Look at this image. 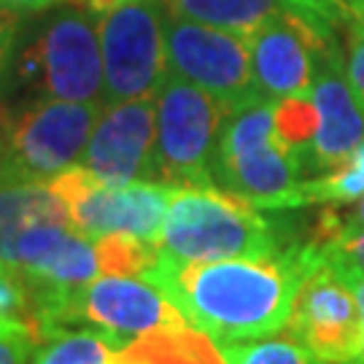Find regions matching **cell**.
I'll return each mask as SVG.
<instances>
[{"label": "cell", "mask_w": 364, "mask_h": 364, "mask_svg": "<svg viewBox=\"0 0 364 364\" xmlns=\"http://www.w3.org/2000/svg\"><path fill=\"white\" fill-rule=\"evenodd\" d=\"M318 259L311 240L257 259L176 262L159 254L144 278L162 289L195 329L232 346L287 329L294 297Z\"/></svg>", "instance_id": "cell-1"}, {"label": "cell", "mask_w": 364, "mask_h": 364, "mask_svg": "<svg viewBox=\"0 0 364 364\" xmlns=\"http://www.w3.org/2000/svg\"><path fill=\"white\" fill-rule=\"evenodd\" d=\"M6 90H16L22 100L43 97L105 105L100 14L76 0L46 9L41 19L30 14Z\"/></svg>", "instance_id": "cell-2"}, {"label": "cell", "mask_w": 364, "mask_h": 364, "mask_svg": "<svg viewBox=\"0 0 364 364\" xmlns=\"http://www.w3.org/2000/svg\"><path fill=\"white\" fill-rule=\"evenodd\" d=\"M267 210L227 195L216 183L176 186L156 248L176 262L257 259L289 246Z\"/></svg>", "instance_id": "cell-3"}, {"label": "cell", "mask_w": 364, "mask_h": 364, "mask_svg": "<svg viewBox=\"0 0 364 364\" xmlns=\"http://www.w3.org/2000/svg\"><path fill=\"white\" fill-rule=\"evenodd\" d=\"M308 178L299 151L275 130V100L257 97L227 111L213 165V183L259 210L297 208Z\"/></svg>", "instance_id": "cell-4"}, {"label": "cell", "mask_w": 364, "mask_h": 364, "mask_svg": "<svg viewBox=\"0 0 364 364\" xmlns=\"http://www.w3.org/2000/svg\"><path fill=\"white\" fill-rule=\"evenodd\" d=\"M30 324L38 340L65 326L100 329L119 348L154 332L192 326L176 302L141 275H97L84 287L41 299L30 311Z\"/></svg>", "instance_id": "cell-5"}, {"label": "cell", "mask_w": 364, "mask_h": 364, "mask_svg": "<svg viewBox=\"0 0 364 364\" xmlns=\"http://www.w3.org/2000/svg\"><path fill=\"white\" fill-rule=\"evenodd\" d=\"M103 105L73 100H22L9 105L3 181H52L81 165Z\"/></svg>", "instance_id": "cell-6"}, {"label": "cell", "mask_w": 364, "mask_h": 364, "mask_svg": "<svg viewBox=\"0 0 364 364\" xmlns=\"http://www.w3.org/2000/svg\"><path fill=\"white\" fill-rule=\"evenodd\" d=\"M154 181L173 186L213 183V165L227 108L208 92L170 70L154 95Z\"/></svg>", "instance_id": "cell-7"}, {"label": "cell", "mask_w": 364, "mask_h": 364, "mask_svg": "<svg viewBox=\"0 0 364 364\" xmlns=\"http://www.w3.org/2000/svg\"><path fill=\"white\" fill-rule=\"evenodd\" d=\"M49 186L63 200L68 219L90 240L105 235H132L141 240H159L176 186L162 181L108 183L81 165L54 176Z\"/></svg>", "instance_id": "cell-8"}, {"label": "cell", "mask_w": 364, "mask_h": 364, "mask_svg": "<svg viewBox=\"0 0 364 364\" xmlns=\"http://www.w3.org/2000/svg\"><path fill=\"white\" fill-rule=\"evenodd\" d=\"M105 105L154 97L168 76L162 0H122L100 14Z\"/></svg>", "instance_id": "cell-9"}, {"label": "cell", "mask_w": 364, "mask_h": 364, "mask_svg": "<svg viewBox=\"0 0 364 364\" xmlns=\"http://www.w3.org/2000/svg\"><path fill=\"white\" fill-rule=\"evenodd\" d=\"M168 70L208 92L227 111L262 97L254 84L248 41L165 9Z\"/></svg>", "instance_id": "cell-10"}, {"label": "cell", "mask_w": 364, "mask_h": 364, "mask_svg": "<svg viewBox=\"0 0 364 364\" xmlns=\"http://www.w3.org/2000/svg\"><path fill=\"white\" fill-rule=\"evenodd\" d=\"M321 254V251H318ZM287 335L318 364H359L362 311L353 287L324 257L302 281L287 321Z\"/></svg>", "instance_id": "cell-11"}, {"label": "cell", "mask_w": 364, "mask_h": 364, "mask_svg": "<svg viewBox=\"0 0 364 364\" xmlns=\"http://www.w3.org/2000/svg\"><path fill=\"white\" fill-rule=\"evenodd\" d=\"M335 27L297 11L278 14L248 36L254 84L267 100L311 95L321 52Z\"/></svg>", "instance_id": "cell-12"}, {"label": "cell", "mask_w": 364, "mask_h": 364, "mask_svg": "<svg viewBox=\"0 0 364 364\" xmlns=\"http://www.w3.org/2000/svg\"><path fill=\"white\" fill-rule=\"evenodd\" d=\"M154 97L103 105L81 168L108 183L154 181Z\"/></svg>", "instance_id": "cell-13"}, {"label": "cell", "mask_w": 364, "mask_h": 364, "mask_svg": "<svg viewBox=\"0 0 364 364\" xmlns=\"http://www.w3.org/2000/svg\"><path fill=\"white\" fill-rule=\"evenodd\" d=\"M311 100L318 114V130L305 154V173L321 176L343 165L364 144V108L346 73V52L338 36L321 52Z\"/></svg>", "instance_id": "cell-14"}, {"label": "cell", "mask_w": 364, "mask_h": 364, "mask_svg": "<svg viewBox=\"0 0 364 364\" xmlns=\"http://www.w3.org/2000/svg\"><path fill=\"white\" fill-rule=\"evenodd\" d=\"M60 221L70 219L49 181L0 183V270L14 278L19 246L36 230Z\"/></svg>", "instance_id": "cell-15"}, {"label": "cell", "mask_w": 364, "mask_h": 364, "mask_svg": "<svg viewBox=\"0 0 364 364\" xmlns=\"http://www.w3.org/2000/svg\"><path fill=\"white\" fill-rule=\"evenodd\" d=\"M162 6L168 11L178 14V16L230 30V33H237L243 38H248L257 27L270 22L278 14H305V9L299 6L297 0H162Z\"/></svg>", "instance_id": "cell-16"}, {"label": "cell", "mask_w": 364, "mask_h": 364, "mask_svg": "<svg viewBox=\"0 0 364 364\" xmlns=\"http://www.w3.org/2000/svg\"><path fill=\"white\" fill-rule=\"evenodd\" d=\"M114 364H227L210 346L208 335H203L195 326L186 329H168L154 332L119 348Z\"/></svg>", "instance_id": "cell-17"}, {"label": "cell", "mask_w": 364, "mask_h": 364, "mask_svg": "<svg viewBox=\"0 0 364 364\" xmlns=\"http://www.w3.org/2000/svg\"><path fill=\"white\" fill-rule=\"evenodd\" d=\"M119 346L100 329L65 326L36 343L30 364H114Z\"/></svg>", "instance_id": "cell-18"}, {"label": "cell", "mask_w": 364, "mask_h": 364, "mask_svg": "<svg viewBox=\"0 0 364 364\" xmlns=\"http://www.w3.org/2000/svg\"><path fill=\"white\" fill-rule=\"evenodd\" d=\"M364 195V144L343 165L329 173L305 178L299 186L297 208L326 203V205H351Z\"/></svg>", "instance_id": "cell-19"}, {"label": "cell", "mask_w": 364, "mask_h": 364, "mask_svg": "<svg viewBox=\"0 0 364 364\" xmlns=\"http://www.w3.org/2000/svg\"><path fill=\"white\" fill-rule=\"evenodd\" d=\"M100 275H141L144 278L159 259V248L151 240L132 235H105L95 240Z\"/></svg>", "instance_id": "cell-20"}, {"label": "cell", "mask_w": 364, "mask_h": 364, "mask_svg": "<svg viewBox=\"0 0 364 364\" xmlns=\"http://www.w3.org/2000/svg\"><path fill=\"white\" fill-rule=\"evenodd\" d=\"M227 364H318L294 338H259L219 346Z\"/></svg>", "instance_id": "cell-21"}, {"label": "cell", "mask_w": 364, "mask_h": 364, "mask_svg": "<svg viewBox=\"0 0 364 364\" xmlns=\"http://www.w3.org/2000/svg\"><path fill=\"white\" fill-rule=\"evenodd\" d=\"M321 251L326 264H332L348 284L364 278V230L338 232L326 240H311Z\"/></svg>", "instance_id": "cell-22"}, {"label": "cell", "mask_w": 364, "mask_h": 364, "mask_svg": "<svg viewBox=\"0 0 364 364\" xmlns=\"http://www.w3.org/2000/svg\"><path fill=\"white\" fill-rule=\"evenodd\" d=\"M38 335L25 318L0 321V364H30Z\"/></svg>", "instance_id": "cell-23"}, {"label": "cell", "mask_w": 364, "mask_h": 364, "mask_svg": "<svg viewBox=\"0 0 364 364\" xmlns=\"http://www.w3.org/2000/svg\"><path fill=\"white\" fill-rule=\"evenodd\" d=\"M27 16L30 14L16 11V9H9V6L0 3V97H3L6 81H9V73H11L14 54H16L19 38H22Z\"/></svg>", "instance_id": "cell-24"}, {"label": "cell", "mask_w": 364, "mask_h": 364, "mask_svg": "<svg viewBox=\"0 0 364 364\" xmlns=\"http://www.w3.org/2000/svg\"><path fill=\"white\" fill-rule=\"evenodd\" d=\"M346 73L364 108V27L356 22L346 25Z\"/></svg>", "instance_id": "cell-25"}, {"label": "cell", "mask_w": 364, "mask_h": 364, "mask_svg": "<svg viewBox=\"0 0 364 364\" xmlns=\"http://www.w3.org/2000/svg\"><path fill=\"white\" fill-rule=\"evenodd\" d=\"M6 318L30 321V294L16 278L0 270V321Z\"/></svg>", "instance_id": "cell-26"}, {"label": "cell", "mask_w": 364, "mask_h": 364, "mask_svg": "<svg viewBox=\"0 0 364 364\" xmlns=\"http://www.w3.org/2000/svg\"><path fill=\"white\" fill-rule=\"evenodd\" d=\"M308 16L324 22L329 27H346L351 22L348 0H297Z\"/></svg>", "instance_id": "cell-27"}, {"label": "cell", "mask_w": 364, "mask_h": 364, "mask_svg": "<svg viewBox=\"0 0 364 364\" xmlns=\"http://www.w3.org/2000/svg\"><path fill=\"white\" fill-rule=\"evenodd\" d=\"M0 3L9 6V9H16V11L38 14V11H46V9H54L60 3H70V0H0Z\"/></svg>", "instance_id": "cell-28"}, {"label": "cell", "mask_w": 364, "mask_h": 364, "mask_svg": "<svg viewBox=\"0 0 364 364\" xmlns=\"http://www.w3.org/2000/svg\"><path fill=\"white\" fill-rule=\"evenodd\" d=\"M6 130H9V105L0 97V183L3 181V146H6Z\"/></svg>", "instance_id": "cell-29"}, {"label": "cell", "mask_w": 364, "mask_h": 364, "mask_svg": "<svg viewBox=\"0 0 364 364\" xmlns=\"http://www.w3.org/2000/svg\"><path fill=\"white\" fill-rule=\"evenodd\" d=\"M351 287L356 291V299H359V311H362V356H359V364H364V278L353 281Z\"/></svg>", "instance_id": "cell-30"}, {"label": "cell", "mask_w": 364, "mask_h": 364, "mask_svg": "<svg viewBox=\"0 0 364 364\" xmlns=\"http://www.w3.org/2000/svg\"><path fill=\"white\" fill-rule=\"evenodd\" d=\"M76 3H81V6H87V9L97 14H105L108 9H114L117 3H122V0H76Z\"/></svg>", "instance_id": "cell-31"}, {"label": "cell", "mask_w": 364, "mask_h": 364, "mask_svg": "<svg viewBox=\"0 0 364 364\" xmlns=\"http://www.w3.org/2000/svg\"><path fill=\"white\" fill-rule=\"evenodd\" d=\"M348 9H351V22L364 27V0H348Z\"/></svg>", "instance_id": "cell-32"}]
</instances>
